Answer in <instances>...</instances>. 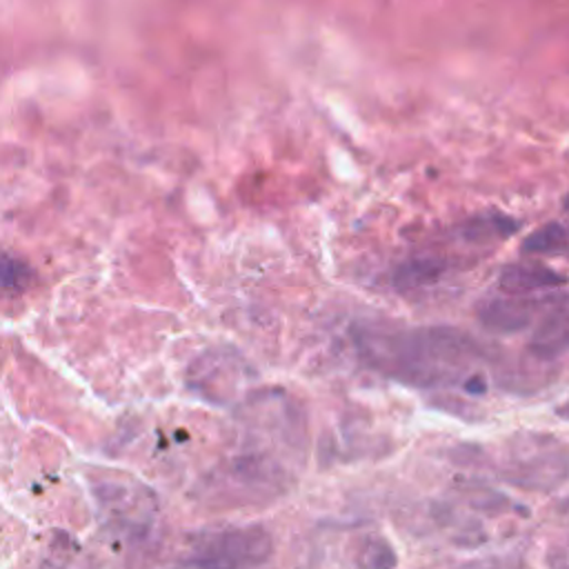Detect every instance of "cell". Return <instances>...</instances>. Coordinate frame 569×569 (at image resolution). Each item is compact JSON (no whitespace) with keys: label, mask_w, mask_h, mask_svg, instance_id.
I'll return each mask as SVG.
<instances>
[{"label":"cell","mask_w":569,"mask_h":569,"mask_svg":"<svg viewBox=\"0 0 569 569\" xmlns=\"http://www.w3.org/2000/svg\"><path fill=\"white\" fill-rule=\"evenodd\" d=\"M273 551L271 536L260 525L209 529L193 536L184 569H256Z\"/></svg>","instance_id":"obj_2"},{"label":"cell","mask_w":569,"mask_h":569,"mask_svg":"<svg viewBox=\"0 0 569 569\" xmlns=\"http://www.w3.org/2000/svg\"><path fill=\"white\" fill-rule=\"evenodd\" d=\"M536 307L531 300H518V298H507V300H489L480 307L478 316L480 322L498 333H516L522 331L531 325Z\"/></svg>","instance_id":"obj_3"},{"label":"cell","mask_w":569,"mask_h":569,"mask_svg":"<svg viewBox=\"0 0 569 569\" xmlns=\"http://www.w3.org/2000/svg\"><path fill=\"white\" fill-rule=\"evenodd\" d=\"M173 569H184V567H182V565H178V567H173Z\"/></svg>","instance_id":"obj_10"},{"label":"cell","mask_w":569,"mask_h":569,"mask_svg":"<svg viewBox=\"0 0 569 569\" xmlns=\"http://www.w3.org/2000/svg\"><path fill=\"white\" fill-rule=\"evenodd\" d=\"M373 365L389 376L411 385H451L460 382L467 391L480 393L485 382L469 367L478 356L473 342L451 329H416L391 336H371L367 340Z\"/></svg>","instance_id":"obj_1"},{"label":"cell","mask_w":569,"mask_h":569,"mask_svg":"<svg viewBox=\"0 0 569 569\" xmlns=\"http://www.w3.org/2000/svg\"><path fill=\"white\" fill-rule=\"evenodd\" d=\"M358 569H393L396 551L385 538H369L356 556Z\"/></svg>","instance_id":"obj_9"},{"label":"cell","mask_w":569,"mask_h":569,"mask_svg":"<svg viewBox=\"0 0 569 569\" xmlns=\"http://www.w3.org/2000/svg\"><path fill=\"white\" fill-rule=\"evenodd\" d=\"M445 260L442 258H413L409 262H402L396 273H393V282L400 289H416V287H425L431 284L440 278V273L445 271Z\"/></svg>","instance_id":"obj_6"},{"label":"cell","mask_w":569,"mask_h":569,"mask_svg":"<svg viewBox=\"0 0 569 569\" xmlns=\"http://www.w3.org/2000/svg\"><path fill=\"white\" fill-rule=\"evenodd\" d=\"M562 282V273H556L545 264H509L498 278L500 289L509 296H525L538 289L560 287Z\"/></svg>","instance_id":"obj_4"},{"label":"cell","mask_w":569,"mask_h":569,"mask_svg":"<svg viewBox=\"0 0 569 569\" xmlns=\"http://www.w3.org/2000/svg\"><path fill=\"white\" fill-rule=\"evenodd\" d=\"M518 229V222L502 216V213H493V216H476L471 220H467L462 224L460 236L473 242H482V240H493V238H505L509 233H513Z\"/></svg>","instance_id":"obj_8"},{"label":"cell","mask_w":569,"mask_h":569,"mask_svg":"<svg viewBox=\"0 0 569 569\" xmlns=\"http://www.w3.org/2000/svg\"><path fill=\"white\" fill-rule=\"evenodd\" d=\"M567 349V313L560 302L556 311H551L533 331L531 351L538 358H558Z\"/></svg>","instance_id":"obj_5"},{"label":"cell","mask_w":569,"mask_h":569,"mask_svg":"<svg viewBox=\"0 0 569 569\" xmlns=\"http://www.w3.org/2000/svg\"><path fill=\"white\" fill-rule=\"evenodd\" d=\"M525 256H560L567 249V233L560 222H547L520 244Z\"/></svg>","instance_id":"obj_7"}]
</instances>
